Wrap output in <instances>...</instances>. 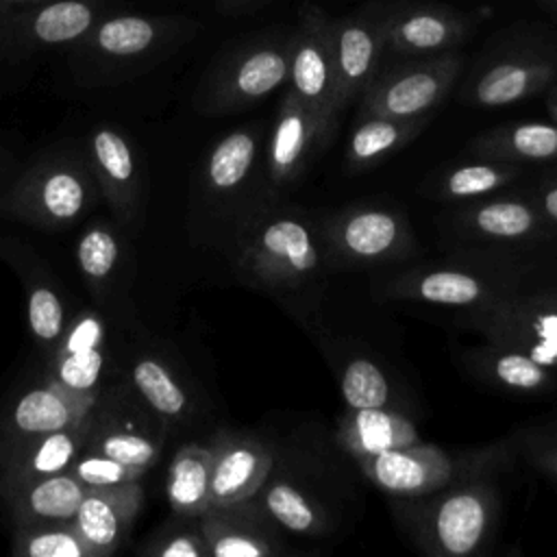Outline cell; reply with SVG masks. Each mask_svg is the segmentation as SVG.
Returning <instances> with one entry per match:
<instances>
[{"instance_id":"cell-1","label":"cell","mask_w":557,"mask_h":557,"mask_svg":"<svg viewBox=\"0 0 557 557\" xmlns=\"http://www.w3.org/2000/svg\"><path fill=\"white\" fill-rule=\"evenodd\" d=\"M392 511L422 553L466 557L490 542L498 518V492L487 472H479L424 496L394 498Z\"/></svg>"},{"instance_id":"cell-2","label":"cell","mask_w":557,"mask_h":557,"mask_svg":"<svg viewBox=\"0 0 557 557\" xmlns=\"http://www.w3.org/2000/svg\"><path fill=\"white\" fill-rule=\"evenodd\" d=\"M326 265L320 231L285 211L261 220L239 246L237 268L257 287L274 294L307 289Z\"/></svg>"},{"instance_id":"cell-3","label":"cell","mask_w":557,"mask_h":557,"mask_svg":"<svg viewBox=\"0 0 557 557\" xmlns=\"http://www.w3.org/2000/svg\"><path fill=\"white\" fill-rule=\"evenodd\" d=\"M289 78V30H265L226 50L209 67L196 91L202 113L222 115L248 109Z\"/></svg>"},{"instance_id":"cell-4","label":"cell","mask_w":557,"mask_h":557,"mask_svg":"<svg viewBox=\"0 0 557 557\" xmlns=\"http://www.w3.org/2000/svg\"><path fill=\"white\" fill-rule=\"evenodd\" d=\"M505 450L487 446L474 453L453 455L422 440L403 448L357 459L361 474L392 498H416L431 494L461 476L492 472L498 468Z\"/></svg>"},{"instance_id":"cell-5","label":"cell","mask_w":557,"mask_h":557,"mask_svg":"<svg viewBox=\"0 0 557 557\" xmlns=\"http://www.w3.org/2000/svg\"><path fill=\"white\" fill-rule=\"evenodd\" d=\"M94 200L91 168L72 159H46L0 198V209L37 228L63 231L74 226Z\"/></svg>"},{"instance_id":"cell-6","label":"cell","mask_w":557,"mask_h":557,"mask_svg":"<svg viewBox=\"0 0 557 557\" xmlns=\"http://www.w3.org/2000/svg\"><path fill=\"white\" fill-rule=\"evenodd\" d=\"M329 268H370L409 257L418 242L407 218L389 207L357 205L331 213L320 226Z\"/></svg>"},{"instance_id":"cell-7","label":"cell","mask_w":557,"mask_h":557,"mask_svg":"<svg viewBox=\"0 0 557 557\" xmlns=\"http://www.w3.org/2000/svg\"><path fill=\"white\" fill-rule=\"evenodd\" d=\"M522 283L513 270H496L490 265L444 263L420 265L394 276H387L376 287L379 298L405 300L450 307L461 311L485 309Z\"/></svg>"},{"instance_id":"cell-8","label":"cell","mask_w":557,"mask_h":557,"mask_svg":"<svg viewBox=\"0 0 557 557\" xmlns=\"http://www.w3.org/2000/svg\"><path fill=\"white\" fill-rule=\"evenodd\" d=\"M463 65L457 50L405 57V61L379 70L359 96V111L400 120L429 117L453 89Z\"/></svg>"},{"instance_id":"cell-9","label":"cell","mask_w":557,"mask_h":557,"mask_svg":"<svg viewBox=\"0 0 557 557\" xmlns=\"http://www.w3.org/2000/svg\"><path fill=\"white\" fill-rule=\"evenodd\" d=\"M168 422L128 387L100 394L89 411L87 450L113 457L146 474L161 457Z\"/></svg>"},{"instance_id":"cell-10","label":"cell","mask_w":557,"mask_h":557,"mask_svg":"<svg viewBox=\"0 0 557 557\" xmlns=\"http://www.w3.org/2000/svg\"><path fill=\"white\" fill-rule=\"evenodd\" d=\"M468 326L490 344L522 350L537 363L557 372V296L544 285L522 283L498 302L472 311Z\"/></svg>"},{"instance_id":"cell-11","label":"cell","mask_w":557,"mask_h":557,"mask_svg":"<svg viewBox=\"0 0 557 557\" xmlns=\"http://www.w3.org/2000/svg\"><path fill=\"white\" fill-rule=\"evenodd\" d=\"M104 15L107 0H46L0 17V63L76 44Z\"/></svg>"},{"instance_id":"cell-12","label":"cell","mask_w":557,"mask_h":557,"mask_svg":"<svg viewBox=\"0 0 557 557\" xmlns=\"http://www.w3.org/2000/svg\"><path fill=\"white\" fill-rule=\"evenodd\" d=\"M287 89L315 111L337 117L342 113L333 61L331 17L320 7H300L296 26L289 30Z\"/></svg>"},{"instance_id":"cell-13","label":"cell","mask_w":557,"mask_h":557,"mask_svg":"<svg viewBox=\"0 0 557 557\" xmlns=\"http://www.w3.org/2000/svg\"><path fill=\"white\" fill-rule=\"evenodd\" d=\"M396 0H372L361 9L331 20L337 98L342 111L355 102L379 72L385 52V20Z\"/></svg>"},{"instance_id":"cell-14","label":"cell","mask_w":557,"mask_h":557,"mask_svg":"<svg viewBox=\"0 0 557 557\" xmlns=\"http://www.w3.org/2000/svg\"><path fill=\"white\" fill-rule=\"evenodd\" d=\"M337 126V115H329L305 104L289 89L283 94L268 137L265 163L274 185L296 183L315 154L329 144Z\"/></svg>"},{"instance_id":"cell-15","label":"cell","mask_w":557,"mask_h":557,"mask_svg":"<svg viewBox=\"0 0 557 557\" xmlns=\"http://www.w3.org/2000/svg\"><path fill=\"white\" fill-rule=\"evenodd\" d=\"M196 26L185 17L109 13L76 44L85 52L115 63L154 59L161 50L189 37Z\"/></svg>"},{"instance_id":"cell-16","label":"cell","mask_w":557,"mask_h":557,"mask_svg":"<svg viewBox=\"0 0 557 557\" xmlns=\"http://www.w3.org/2000/svg\"><path fill=\"white\" fill-rule=\"evenodd\" d=\"M107 322L96 309L70 318L67 329L50 352L48 379L63 389L98 400L107 372Z\"/></svg>"},{"instance_id":"cell-17","label":"cell","mask_w":557,"mask_h":557,"mask_svg":"<svg viewBox=\"0 0 557 557\" xmlns=\"http://www.w3.org/2000/svg\"><path fill=\"white\" fill-rule=\"evenodd\" d=\"M472 30L466 15L437 2H394L385 20V52L426 57L455 50Z\"/></svg>"},{"instance_id":"cell-18","label":"cell","mask_w":557,"mask_h":557,"mask_svg":"<svg viewBox=\"0 0 557 557\" xmlns=\"http://www.w3.org/2000/svg\"><path fill=\"white\" fill-rule=\"evenodd\" d=\"M211 505L252 498L274 472V453L259 437L222 429L211 444Z\"/></svg>"},{"instance_id":"cell-19","label":"cell","mask_w":557,"mask_h":557,"mask_svg":"<svg viewBox=\"0 0 557 557\" xmlns=\"http://www.w3.org/2000/svg\"><path fill=\"white\" fill-rule=\"evenodd\" d=\"M209 557H274L285 548L278 527L252 498L211 505L200 516Z\"/></svg>"},{"instance_id":"cell-20","label":"cell","mask_w":557,"mask_h":557,"mask_svg":"<svg viewBox=\"0 0 557 557\" xmlns=\"http://www.w3.org/2000/svg\"><path fill=\"white\" fill-rule=\"evenodd\" d=\"M89 168L120 226H135L141 213V176L133 144L113 126L89 135Z\"/></svg>"},{"instance_id":"cell-21","label":"cell","mask_w":557,"mask_h":557,"mask_svg":"<svg viewBox=\"0 0 557 557\" xmlns=\"http://www.w3.org/2000/svg\"><path fill=\"white\" fill-rule=\"evenodd\" d=\"M96 400L76 396L46 379L24 389L0 418V446L72 426L89 416Z\"/></svg>"},{"instance_id":"cell-22","label":"cell","mask_w":557,"mask_h":557,"mask_svg":"<svg viewBox=\"0 0 557 557\" xmlns=\"http://www.w3.org/2000/svg\"><path fill=\"white\" fill-rule=\"evenodd\" d=\"M141 505L144 492L137 481L111 487H89L72 524L87 544L91 557H104L124 544Z\"/></svg>"},{"instance_id":"cell-23","label":"cell","mask_w":557,"mask_h":557,"mask_svg":"<svg viewBox=\"0 0 557 557\" xmlns=\"http://www.w3.org/2000/svg\"><path fill=\"white\" fill-rule=\"evenodd\" d=\"M87 429L89 416L72 426L0 446V490L67 472L85 446Z\"/></svg>"},{"instance_id":"cell-24","label":"cell","mask_w":557,"mask_h":557,"mask_svg":"<svg viewBox=\"0 0 557 557\" xmlns=\"http://www.w3.org/2000/svg\"><path fill=\"white\" fill-rule=\"evenodd\" d=\"M557 76V61L542 54H511L487 63L468 85L466 102L507 107L546 89Z\"/></svg>"},{"instance_id":"cell-25","label":"cell","mask_w":557,"mask_h":557,"mask_svg":"<svg viewBox=\"0 0 557 557\" xmlns=\"http://www.w3.org/2000/svg\"><path fill=\"white\" fill-rule=\"evenodd\" d=\"M337 444L357 461L361 457L420 442L416 422L396 407H346L337 418Z\"/></svg>"},{"instance_id":"cell-26","label":"cell","mask_w":557,"mask_h":557,"mask_svg":"<svg viewBox=\"0 0 557 557\" xmlns=\"http://www.w3.org/2000/svg\"><path fill=\"white\" fill-rule=\"evenodd\" d=\"M87 490L89 487L83 485L67 470L52 476L2 487L0 494L9 505L15 527H28L72 522Z\"/></svg>"},{"instance_id":"cell-27","label":"cell","mask_w":557,"mask_h":557,"mask_svg":"<svg viewBox=\"0 0 557 557\" xmlns=\"http://www.w3.org/2000/svg\"><path fill=\"white\" fill-rule=\"evenodd\" d=\"M463 361L483 381L513 394L544 396L557 389V372L516 348L487 342L466 352Z\"/></svg>"},{"instance_id":"cell-28","label":"cell","mask_w":557,"mask_h":557,"mask_svg":"<svg viewBox=\"0 0 557 557\" xmlns=\"http://www.w3.org/2000/svg\"><path fill=\"white\" fill-rule=\"evenodd\" d=\"M255 500L276 527L294 535H324L333 529L329 509L287 476L270 474L255 494Z\"/></svg>"},{"instance_id":"cell-29","label":"cell","mask_w":557,"mask_h":557,"mask_svg":"<svg viewBox=\"0 0 557 557\" xmlns=\"http://www.w3.org/2000/svg\"><path fill=\"white\" fill-rule=\"evenodd\" d=\"M426 122L429 117L400 120L381 113L359 111L346 144V168L350 172L372 168L381 159L389 157L392 152L416 139L424 131Z\"/></svg>"},{"instance_id":"cell-30","label":"cell","mask_w":557,"mask_h":557,"mask_svg":"<svg viewBox=\"0 0 557 557\" xmlns=\"http://www.w3.org/2000/svg\"><path fill=\"white\" fill-rule=\"evenodd\" d=\"M131 387L168 424L187 422L194 416V396L172 366L159 355L139 352L131 361Z\"/></svg>"},{"instance_id":"cell-31","label":"cell","mask_w":557,"mask_h":557,"mask_svg":"<svg viewBox=\"0 0 557 557\" xmlns=\"http://www.w3.org/2000/svg\"><path fill=\"white\" fill-rule=\"evenodd\" d=\"M461 224L468 233L490 242H529L544 231V220L533 200L527 198H492L470 205Z\"/></svg>"},{"instance_id":"cell-32","label":"cell","mask_w":557,"mask_h":557,"mask_svg":"<svg viewBox=\"0 0 557 557\" xmlns=\"http://www.w3.org/2000/svg\"><path fill=\"white\" fill-rule=\"evenodd\" d=\"M470 150L479 157L524 163L557 159V124L555 122H511L485 131L474 137Z\"/></svg>"},{"instance_id":"cell-33","label":"cell","mask_w":557,"mask_h":557,"mask_svg":"<svg viewBox=\"0 0 557 557\" xmlns=\"http://www.w3.org/2000/svg\"><path fill=\"white\" fill-rule=\"evenodd\" d=\"M168 503L174 513L202 516L211 507V450L198 442L176 448L165 479Z\"/></svg>"},{"instance_id":"cell-34","label":"cell","mask_w":557,"mask_h":557,"mask_svg":"<svg viewBox=\"0 0 557 557\" xmlns=\"http://www.w3.org/2000/svg\"><path fill=\"white\" fill-rule=\"evenodd\" d=\"M259 157V128L242 126L222 135L205 161V185L213 194L239 189Z\"/></svg>"},{"instance_id":"cell-35","label":"cell","mask_w":557,"mask_h":557,"mask_svg":"<svg viewBox=\"0 0 557 557\" xmlns=\"http://www.w3.org/2000/svg\"><path fill=\"white\" fill-rule=\"evenodd\" d=\"M333 363L346 407H394V385L374 359L357 350H346Z\"/></svg>"},{"instance_id":"cell-36","label":"cell","mask_w":557,"mask_h":557,"mask_svg":"<svg viewBox=\"0 0 557 557\" xmlns=\"http://www.w3.org/2000/svg\"><path fill=\"white\" fill-rule=\"evenodd\" d=\"M520 165L498 159L483 157L481 161L459 163L444 174H440L433 183V196L444 200H466L487 196L520 176Z\"/></svg>"},{"instance_id":"cell-37","label":"cell","mask_w":557,"mask_h":557,"mask_svg":"<svg viewBox=\"0 0 557 557\" xmlns=\"http://www.w3.org/2000/svg\"><path fill=\"white\" fill-rule=\"evenodd\" d=\"M122 259V239L104 222L87 226L76 242V265L94 294H102L115 276Z\"/></svg>"},{"instance_id":"cell-38","label":"cell","mask_w":557,"mask_h":557,"mask_svg":"<svg viewBox=\"0 0 557 557\" xmlns=\"http://www.w3.org/2000/svg\"><path fill=\"white\" fill-rule=\"evenodd\" d=\"M11 550L20 557H91L72 522L15 527Z\"/></svg>"},{"instance_id":"cell-39","label":"cell","mask_w":557,"mask_h":557,"mask_svg":"<svg viewBox=\"0 0 557 557\" xmlns=\"http://www.w3.org/2000/svg\"><path fill=\"white\" fill-rule=\"evenodd\" d=\"M26 315L35 342L52 352L70 322L59 292L41 278H30L26 292Z\"/></svg>"},{"instance_id":"cell-40","label":"cell","mask_w":557,"mask_h":557,"mask_svg":"<svg viewBox=\"0 0 557 557\" xmlns=\"http://www.w3.org/2000/svg\"><path fill=\"white\" fill-rule=\"evenodd\" d=\"M137 553L148 557H209L200 516L174 513L146 537Z\"/></svg>"},{"instance_id":"cell-41","label":"cell","mask_w":557,"mask_h":557,"mask_svg":"<svg viewBox=\"0 0 557 557\" xmlns=\"http://www.w3.org/2000/svg\"><path fill=\"white\" fill-rule=\"evenodd\" d=\"M70 472L87 487H111L131 481H139L141 472L96 450L83 448L74 459Z\"/></svg>"},{"instance_id":"cell-42","label":"cell","mask_w":557,"mask_h":557,"mask_svg":"<svg viewBox=\"0 0 557 557\" xmlns=\"http://www.w3.org/2000/svg\"><path fill=\"white\" fill-rule=\"evenodd\" d=\"M533 202H535L544 224L546 226H557V174L542 181Z\"/></svg>"},{"instance_id":"cell-43","label":"cell","mask_w":557,"mask_h":557,"mask_svg":"<svg viewBox=\"0 0 557 557\" xmlns=\"http://www.w3.org/2000/svg\"><path fill=\"white\" fill-rule=\"evenodd\" d=\"M529 459L557 481V440H540L529 446Z\"/></svg>"},{"instance_id":"cell-44","label":"cell","mask_w":557,"mask_h":557,"mask_svg":"<svg viewBox=\"0 0 557 557\" xmlns=\"http://www.w3.org/2000/svg\"><path fill=\"white\" fill-rule=\"evenodd\" d=\"M268 0H215V7L220 13L224 15H237V13H246L252 11L259 4H265Z\"/></svg>"},{"instance_id":"cell-45","label":"cell","mask_w":557,"mask_h":557,"mask_svg":"<svg viewBox=\"0 0 557 557\" xmlns=\"http://www.w3.org/2000/svg\"><path fill=\"white\" fill-rule=\"evenodd\" d=\"M39 2H46V0H0V17L24 11V9H28L33 4H39Z\"/></svg>"},{"instance_id":"cell-46","label":"cell","mask_w":557,"mask_h":557,"mask_svg":"<svg viewBox=\"0 0 557 557\" xmlns=\"http://www.w3.org/2000/svg\"><path fill=\"white\" fill-rule=\"evenodd\" d=\"M546 107H548V113L553 117V122L557 124V85L548 91V98H546Z\"/></svg>"},{"instance_id":"cell-47","label":"cell","mask_w":557,"mask_h":557,"mask_svg":"<svg viewBox=\"0 0 557 557\" xmlns=\"http://www.w3.org/2000/svg\"><path fill=\"white\" fill-rule=\"evenodd\" d=\"M544 287H546L550 294H555V296H557V278H555V281H550V283H548V285H544Z\"/></svg>"},{"instance_id":"cell-48","label":"cell","mask_w":557,"mask_h":557,"mask_svg":"<svg viewBox=\"0 0 557 557\" xmlns=\"http://www.w3.org/2000/svg\"><path fill=\"white\" fill-rule=\"evenodd\" d=\"M553 11H557V0H544Z\"/></svg>"}]
</instances>
